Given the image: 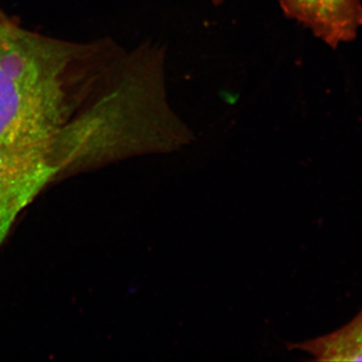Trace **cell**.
Masks as SVG:
<instances>
[{"mask_svg": "<svg viewBox=\"0 0 362 362\" xmlns=\"http://www.w3.org/2000/svg\"><path fill=\"white\" fill-rule=\"evenodd\" d=\"M109 121L93 108L45 141L16 147L0 173V246L16 216L59 169L90 154H105Z\"/></svg>", "mask_w": 362, "mask_h": 362, "instance_id": "obj_2", "label": "cell"}, {"mask_svg": "<svg viewBox=\"0 0 362 362\" xmlns=\"http://www.w3.org/2000/svg\"><path fill=\"white\" fill-rule=\"evenodd\" d=\"M9 154H11V148L9 147L0 146V173L6 168L7 161H8Z\"/></svg>", "mask_w": 362, "mask_h": 362, "instance_id": "obj_5", "label": "cell"}, {"mask_svg": "<svg viewBox=\"0 0 362 362\" xmlns=\"http://www.w3.org/2000/svg\"><path fill=\"white\" fill-rule=\"evenodd\" d=\"M283 13L332 49L352 42L362 28L361 0H277Z\"/></svg>", "mask_w": 362, "mask_h": 362, "instance_id": "obj_3", "label": "cell"}, {"mask_svg": "<svg viewBox=\"0 0 362 362\" xmlns=\"http://www.w3.org/2000/svg\"><path fill=\"white\" fill-rule=\"evenodd\" d=\"M287 349L306 352L316 361H362V309L339 329L307 341L287 343Z\"/></svg>", "mask_w": 362, "mask_h": 362, "instance_id": "obj_4", "label": "cell"}, {"mask_svg": "<svg viewBox=\"0 0 362 362\" xmlns=\"http://www.w3.org/2000/svg\"><path fill=\"white\" fill-rule=\"evenodd\" d=\"M211 2L214 4V6H220V4H223V2H225L226 0H211Z\"/></svg>", "mask_w": 362, "mask_h": 362, "instance_id": "obj_6", "label": "cell"}, {"mask_svg": "<svg viewBox=\"0 0 362 362\" xmlns=\"http://www.w3.org/2000/svg\"><path fill=\"white\" fill-rule=\"evenodd\" d=\"M73 49L0 21V146L45 141L69 123Z\"/></svg>", "mask_w": 362, "mask_h": 362, "instance_id": "obj_1", "label": "cell"}]
</instances>
